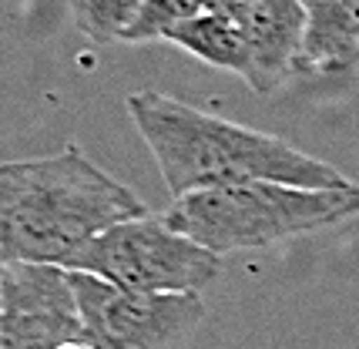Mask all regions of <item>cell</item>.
<instances>
[{
  "label": "cell",
  "instance_id": "obj_9",
  "mask_svg": "<svg viewBox=\"0 0 359 349\" xmlns=\"http://www.w3.org/2000/svg\"><path fill=\"white\" fill-rule=\"evenodd\" d=\"M161 41L188 50L191 57L212 64V67L232 71L242 81L249 78V50H245V41H242L238 27L225 14L205 11L198 17H188L182 24H175L172 31H165Z\"/></svg>",
  "mask_w": 359,
  "mask_h": 349
},
{
  "label": "cell",
  "instance_id": "obj_1",
  "mask_svg": "<svg viewBox=\"0 0 359 349\" xmlns=\"http://www.w3.org/2000/svg\"><path fill=\"white\" fill-rule=\"evenodd\" d=\"M128 114L148 144L172 198L242 182H282L302 189L353 185L329 161L299 151L296 144L255 128L205 114L161 91L128 97Z\"/></svg>",
  "mask_w": 359,
  "mask_h": 349
},
{
  "label": "cell",
  "instance_id": "obj_7",
  "mask_svg": "<svg viewBox=\"0 0 359 349\" xmlns=\"http://www.w3.org/2000/svg\"><path fill=\"white\" fill-rule=\"evenodd\" d=\"M208 11L232 20L249 50V84L255 95L276 91L285 74L299 71L306 14L302 0H208Z\"/></svg>",
  "mask_w": 359,
  "mask_h": 349
},
{
  "label": "cell",
  "instance_id": "obj_13",
  "mask_svg": "<svg viewBox=\"0 0 359 349\" xmlns=\"http://www.w3.org/2000/svg\"><path fill=\"white\" fill-rule=\"evenodd\" d=\"M0 349H4V343H0Z\"/></svg>",
  "mask_w": 359,
  "mask_h": 349
},
{
  "label": "cell",
  "instance_id": "obj_11",
  "mask_svg": "<svg viewBox=\"0 0 359 349\" xmlns=\"http://www.w3.org/2000/svg\"><path fill=\"white\" fill-rule=\"evenodd\" d=\"M208 11V0H144L141 14L135 24L128 27L125 44H144V41H158L165 31H172L175 24H182L188 17H198Z\"/></svg>",
  "mask_w": 359,
  "mask_h": 349
},
{
  "label": "cell",
  "instance_id": "obj_2",
  "mask_svg": "<svg viewBox=\"0 0 359 349\" xmlns=\"http://www.w3.org/2000/svg\"><path fill=\"white\" fill-rule=\"evenodd\" d=\"M151 215L125 182L78 144L27 161H0V252L7 262L67 266L104 228Z\"/></svg>",
  "mask_w": 359,
  "mask_h": 349
},
{
  "label": "cell",
  "instance_id": "obj_3",
  "mask_svg": "<svg viewBox=\"0 0 359 349\" xmlns=\"http://www.w3.org/2000/svg\"><path fill=\"white\" fill-rule=\"evenodd\" d=\"M359 215V185L302 189L282 182H242L175 198L165 222L215 255L266 249Z\"/></svg>",
  "mask_w": 359,
  "mask_h": 349
},
{
  "label": "cell",
  "instance_id": "obj_6",
  "mask_svg": "<svg viewBox=\"0 0 359 349\" xmlns=\"http://www.w3.org/2000/svg\"><path fill=\"white\" fill-rule=\"evenodd\" d=\"M0 343L4 349H104L84 326L67 269L31 262L4 269Z\"/></svg>",
  "mask_w": 359,
  "mask_h": 349
},
{
  "label": "cell",
  "instance_id": "obj_8",
  "mask_svg": "<svg viewBox=\"0 0 359 349\" xmlns=\"http://www.w3.org/2000/svg\"><path fill=\"white\" fill-rule=\"evenodd\" d=\"M302 74H353L359 67V0H302Z\"/></svg>",
  "mask_w": 359,
  "mask_h": 349
},
{
  "label": "cell",
  "instance_id": "obj_5",
  "mask_svg": "<svg viewBox=\"0 0 359 349\" xmlns=\"http://www.w3.org/2000/svg\"><path fill=\"white\" fill-rule=\"evenodd\" d=\"M84 326L104 349H178L205 319L198 292H131L71 272Z\"/></svg>",
  "mask_w": 359,
  "mask_h": 349
},
{
  "label": "cell",
  "instance_id": "obj_12",
  "mask_svg": "<svg viewBox=\"0 0 359 349\" xmlns=\"http://www.w3.org/2000/svg\"><path fill=\"white\" fill-rule=\"evenodd\" d=\"M4 269H7V259H4V252H0V282H4Z\"/></svg>",
  "mask_w": 359,
  "mask_h": 349
},
{
  "label": "cell",
  "instance_id": "obj_10",
  "mask_svg": "<svg viewBox=\"0 0 359 349\" xmlns=\"http://www.w3.org/2000/svg\"><path fill=\"white\" fill-rule=\"evenodd\" d=\"M144 0H71L74 24L94 44H118L125 41L128 27L141 14Z\"/></svg>",
  "mask_w": 359,
  "mask_h": 349
},
{
  "label": "cell",
  "instance_id": "obj_4",
  "mask_svg": "<svg viewBox=\"0 0 359 349\" xmlns=\"http://www.w3.org/2000/svg\"><path fill=\"white\" fill-rule=\"evenodd\" d=\"M64 269L131 292H202L219 279L222 255L175 232L165 215H141L94 235Z\"/></svg>",
  "mask_w": 359,
  "mask_h": 349
}]
</instances>
